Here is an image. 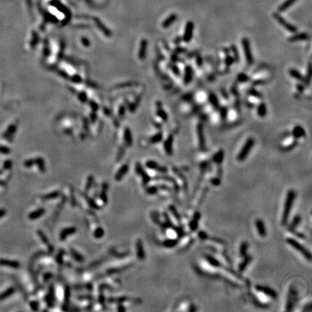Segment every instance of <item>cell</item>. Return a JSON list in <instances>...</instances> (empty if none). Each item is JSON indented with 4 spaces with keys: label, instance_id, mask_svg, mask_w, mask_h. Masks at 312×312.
<instances>
[{
    "label": "cell",
    "instance_id": "83f0119b",
    "mask_svg": "<svg viewBox=\"0 0 312 312\" xmlns=\"http://www.w3.org/2000/svg\"><path fill=\"white\" fill-rule=\"evenodd\" d=\"M70 254H71V256L73 257V259H75L77 262L82 263L85 261V258H84V256H82L80 253L77 252L75 249H74L73 248H71L70 249Z\"/></svg>",
    "mask_w": 312,
    "mask_h": 312
},
{
    "label": "cell",
    "instance_id": "03108f58",
    "mask_svg": "<svg viewBox=\"0 0 312 312\" xmlns=\"http://www.w3.org/2000/svg\"><path fill=\"white\" fill-rule=\"evenodd\" d=\"M297 88H298V89L299 90V91H300V92H302V91L303 90V85H298V87H297Z\"/></svg>",
    "mask_w": 312,
    "mask_h": 312
},
{
    "label": "cell",
    "instance_id": "30bf717a",
    "mask_svg": "<svg viewBox=\"0 0 312 312\" xmlns=\"http://www.w3.org/2000/svg\"><path fill=\"white\" fill-rule=\"evenodd\" d=\"M146 166L148 169H151V170L156 171L159 172V173H166L168 171L167 168L165 167V166H160L158 163L153 161V160H148L146 163Z\"/></svg>",
    "mask_w": 312,
    "mask_h": 312
},
{
    "label": "cell",
    "instance_id": "d590c367",
    "mask_svg": "<svg viewBox=\"0 0 312 312\" xmlns=\"http://www.w3.org/2000/svg\"><path fill=\"white\" fill-rule=\"evenodd\" d=\"M129 267H121V268H111L106 271V274H107L108 275H112L117 274V273H121V272L123 271V270H126V269H128Z\"/></svg>",
    "mask_w": 312,
    "mask_h": 312
},
{
    "label": "cell",
    "instance_id": "7bdbcfd3",
    "mask_svg": "<svg viewBox=\"0 0 312 312\" xmlns=\"http://www.w3.org/2000/svg\"><path fill=\"white\" fill-rule=\"evenodd\" d=\"M199 218V213H195L194 218L193 221H192L190 223V228L192 230H195V229L197 228V221Z\"/></svg>",
    "mask_w": 312,
    "mask_h": 312
},
{
    "label": "cell",
    "instance_id": "ab89813d",
    "mask_svg": "<svg viewBox=\"0 0 312 312\" xmlns=\"http://www.w3.org/2000/svg\"><path fill=\"white\" fill-rule=\"evenodd\" d=\"M209 100H210V102L211 103V104L213 106H214V107H215V108L218 107L219 101H218V99L217 96H216L215 94L210 93V95H209Z\"/></svg>",
    "mask_w": 312,
    "mask_h": 312
},
{
    "label": "cell",
    "instance_id": "9f6ffc18",
    "mask_svg": "<svg viewBox=\"0 0 312 312\" xmlns=\"http://www.w3.org/2000/svg\"><path fill=\"white\" fill-rule=\"evenodd\" d=\"M31 307L33 311H37L38 309V303L37 301H33L31 303Z\"/></svg>",
    "mask_w": 312,
    "mask_h": 312
},
{
    "label": "cell",
    "instance_id": "7dc6e473",
    "mask_svg": "<svg viewBox=\"0 0 312 312\" xmlns=\"http://www.w3.org/2000/svg\"><path fill=\"white\" fill-rule=\"evenodd\" d=\"M231 50H232V51H233V54H234L235 61H236V62H239V53H238L237 48H236V47H235V46H232Z\"/></svg>",
    "mask_w": 312,
    "mask_h": 312
},
{
    "label": "cell",
    "instance_id": "f546056e",
    "mask_svg": "<svg viewBox=\"0 0 312 312\" xmlns=\"http://www.w3.org/2000/svg\"><path fill=\"white\" fill-rule=\"evenodd\" d=\"M289 74H290V76H291L292 77L295 78V79L297 80L304 81V77H303V76L302 75V74L300 73V72H298V71L297 70V69H290V70H289Z\"/></svg>",
    "mask_w": 312,
    "mask_h": 312
},
{
    "label": "cell",
    "instance_id": "f6af8a7d",
    "mask_svg": "<svg viewBox=\"0 0 312 312\" xmlns=\"http://www.w3.org/2000/svg\"><path fill=\"white\" fill-rule=\"evenodd\" d=\"M147 193L149 194H155L157 193L158 192V187L156 186H150L146 190Z\"/></svg>",
    "mask_w": 312,
    "mask_h": 312
},
{
    "label": "cell",
    "instance_id": "9c48e42d",
    "mask_svg": "<svg viewBox=\"0 0 312 312\" xmlns=\"http://www.w3.org/2000/svg\"><path fill=\"white\" fill-rule=\"evenodd\" d=\"M136 173H137L138 175H140L141 176L143 184L146 185V184H148L150 181V180H151L150 176L149 175L146 173V171L144 170L142 166H141L139 163H137V164L136 165Z\"/></svg>",
    "mask_w": 312,
    "mask_h": 312
},
{
    "label": "cell",
    "instance_id": "bcb514c9",
    "mask_svg": "<svg viewBox=\"0 0 312 312\" xmlns=\"http://www.w3.org/2000/svg\"><path fill=\"white\" fill-rule=\"evenodd\" d=\"M162 137H163V135H162L161 134L155 135V136H153L152 138H151V142H152V143L159 142L162 139Z\"/></svg>",
    "mask_w": 312,
    "mask_h": 312
},
{
    "label": "cell",
    "instance_id": "be15d7a7",
    "mask_svg": "<svg viewBox=\"0 0 312 312\" xmlns=\"http://www.w3.org/2000/svg\"><path fill=\"white\" fill-rule=\"evenodd\" d=\"M226 109H225V108H223V109H222V116L223 117H225V116H226Z\"/></svg>",
    "mask_w": 312,
    "mask_h": 312
},
{
    "label": "cell",
    "instance_id": "6f0895ef",
    "mask_svg": "<svg viewBox=\"0 0 312 312\" xmlns=\"http://www.w3.org/2000/svg\"><path fill=\"white\" fill-rule=\"evenodd\" d=\"M51 277H52V275H51V273H46L44 275V280L45 282H47L48 280H50V279L51 278Z\"/></svg>",
    "mask_w": 312,
    "mask_h": 312
},
{
    "label": "cell",
    "instance_id": "b9f144b4",
    "mask_svg": "<svg viewBox=\"0 0 312 312\" xmlns=\"http://www.w3.org/2000/svg\"><path fill=\"white\" fill-rule=\"evenodd\" d=\"M300 218L299 215H296V217L293 218V221H292L291 224H290V230H294L295 228H296V226L300 223Z\"/></svg>",
    "mask_w": 312,
    "mask_h": 312
},
{
    "label": "cell",
    "instance_id": "3957f363",
    "mask_svg": "<svg viewBox=\"0 0 312 312\" xmlns=\"http://www.w3.org/2000/svg\"><path fill=\"white\" fill-rule=\"evenodd\" d=\"M254 139L252 137L249 138V139L246 140V142H245V144L243 145V148H241V151L239 152V155H238V160L239 161H243L245 159L247 158L248 155L249 154V152L252 150V148H253L254 145Z\"/></svg>",
    "mask_w": 312,
    "mask_h": 312
},
{
    "label": "cell",
    "instance_id": "94428289",
    "mask_svg": "<svg viewBox=\"0 0 312 312\" xmlns=\"http://www.w3.org/2000/svg\"><path fill=\"white\" fill-rule=\"evenodd\" d=\"M117 310L119 311H126V309H125V308L122 305H121V303H119V306H118V309Z\"/></svg>",
    "mask_w": 312,
    "mask_h": 312
},
{
    "label": "cell",
    "instance_id": "484cf974",
    "mask_svg": "<svg viewBox=\"0 0 312 312\" xmlns=\"http://www.w3.org/2000/svg\"><path fill=\"white\" fill-rule=\"evenodd\" d=\"M293 135L296 139H298V138L304 137L306 135V133H305V130L302 126H296L293 129Z\"/></svg>",
    "mask_w": 312,
    "mask_h": 312
},
{
    "label": "cell",
    "instance_id": "d4e9b609",
    "mask_svg": "<svg viewBox=\"0 0 312 312\" xmlns=\"http://www.w3.org/2000/svg\"><path fill=\"white\" fill-rule=\"evenodd\" d=\"M177 18H178V16L176 14H175V13L171 14V15H169V16L168 17V18H166L164 21H163L162 25H163V28H169V27H170L172 24L174 23V22H176Z\"/></svg>",
    "mask_w": 312,
    "mask_h": 312
},
{
    "label": "cell",
    "instance_id": "1f68e13d",
    "mask_svg": "<svg viewBox=\"0 0 312 312\" xmlns=\"http://www.w3.org/2000/svg\"><path fill=\"white\" fill-rule=\"evenodd\" d=\"M257 114L260 117H264L267 115V106L264 103H262L258 106Z\"/></svg>",
    "mask_w": 312,
    "mask_h": 312
},
{
    "label": "cell",
    "instance_id": "e7e4bbea",
    "mask_svg": "<svg viewBox=\"0 0 312 312\" xmlns=\"http://www.w3.org/2000/svg\"><path fill=\"white\" fill-rule=\"evenodd\" d=\"M10 166H11V163H10V162L7 161V163H6V164H5V169H9V168H10Z\"/></svg>",
    "mask_w": 312,
    "mask_h": 312
},
{
    "label": "cell",
    "instance_id": "7a4b0ae2",
    "mask_svg": "<svg viewBox=\"0 0 312 312\" xmlns=\"http://www.w3.org/2000/svg\"><path fill=\"white\" fill-rule=\"evenodd\" d=\"M286 242H287L290 246H292L293 249H296L297 252L301 254L306 259H308L309 261H311V252H309L308 249H306L301 243H299L297 240H296V239H292V238H288V239H286Z\"/></svg>",
    "mask_w": 312,
    "mask_h": 312
},
{
    "label": "cell",
    "instance_id": "6da1fadb",
    "mask_svg": "<svg viewBox=\"0 0 312 312\" xmlns=\"http://www.w3.org/2000/svg\"><path fill=\"white\" fill-rule=\"evenodd\" d=\"M296 192L293 189L289 190L288 192L284 205V210H283V215H282V224L283 225H285L287 223L288 218L290 216V212H291L292 207H293V202L296 199Z\"/></svg>",
    "mask_w": 312,
    "mask_h": 312
},
{
    "label": "cell",
    "instance_id": "4dcf8cb0",
    "mask_svg": "<svg viewBox=\"0 0 312 312\" xmlns=\"http://www.w3.org/2000/svg\"><path fill=\"white\" fill-rule=\"evenodd\" d=\"M15 292V288L14 287H11L10 288H8L7 290H6L5 291H4L3 293H2L0 294V300H3L7 298L10 296H12L14 293Z\"/></svg>",
    "mask_w": 312,
    "mask_h": 312
},
{
    "label": "cell",
    "instance_id": "ac0fdd59",
    "mask_svg": "<svg viewBox=\"0 0 312 312\" xmlns=\"http://www.w3.org/2000/svg\"><path fill=\"white\" fill-rule=\"evenodd\" d=\"M309 38V35L306 33H296L290 36L288 38V41L290 42H296V41H306Z\"/></svg>",
    "mask_w": 312,
    "mask_h": 312
},
{
    "label": "cell",
    "instance_id": "836d02e7",
    "mask_svg": "<svg viewBox=\"0 0 312 312\" xmlns=\"http://www.w3.org/2000/svg\"><path fill=\"white\" fill-rule=\"evenodd\" d=\"M129 300V298L126 296H121V297H117V298H110L109 299V302L110 303H122L124 302L128 301Z\"/></svg>",
    "mask_w": 312,
    "mask_h": 312
},
{
    "label": "cell",
    "instance_id": "ee69618b",
    "mask_svg": "<svg viewBox=\"0 0 312 312\" xmlns=\"http://www.w3.org/2000/svg\"><path fill=\"white\" fill-rule=\"evenodd\" d=\"M248 249V243L246 242H242L241 245L240 246V254L241 256H243L246 255V251Z\"/></svg>",
    "mask_w": 312,
    "mask_h": 312
},
{
    "label": "cell",
    "instance_id": "44dd1931",
    "mask_svg": "<svg viewBox=\"0 0 312 312\" xmlns=\"http://www.w3.org/2000/svg\"><path fill=\"white\" fill-rule=\"evenodd\" d=\"M80 194H82V197L85 199V201L87 202L88 205H89L92 209H95V210H101V207H100L99 205H98V204L94 201V199H92V198L89 197V196H88L86 194L84 193V192H81Z\"/></svg>",
    "mask_w": 312,
    "mask_h": 312
},
{
    "label": "cell",
    "instance_id": "7402d4cb",
    "mask_svg": "<svg viewBox=\"0 0 312 312\" xmlns=\"http://www.w3.org/2000/svg\"><path fill=\"white\" fill-rule=\"evenodd\" d=\"M173 137L172 135H170V136L167 138L166 142H165L164 148L166 153H167L168 155H171L173 153Z\"/></svg>",
    "mask_w": 312,
    "mask_h": 312
},
{
    "label": "cell",
    "instance_id": "c3c4849f",
    "mask_svg": "<svg viewBox=\"0 0 312 312\" xmlns=\"http://www.w3.org/2000/svg\"><path fill=\"white\" fill-rule=\"evenodd\" d=\"M158 116H160V118H161L164 121H166L168 119V116L167 114H166V112L164 111H163L162 109H160V110L158 111Z\"/></svg>",
    "mask_w": 312,
    "mask_h": 312
},
{
    "label": "cell",
    "instance_id": "11a10c76",
    "mask_svg": "<svg viewBox=\"0 0 312 312\" xmlns=\"http://www.w3.org/2000/svg\"><path fill=\"white\" fill-rule=\"evenodd\" d=\"M199 238H200L201 239H202V240H205V239H208V235L204 231H201L199 233Z\"/></svg>",
    "mask_w": 312,
    "mask_h": 312
},
{
    "label": "cell",
    "instance_id": "d6a6232c",
    "mask_svg": "<svg viewBox=\"0 0 312 312\" xmlns=\"http://www.w3.org/2000/svg\"><path fill=\"white\" fill-rule=\"evenodd\" d=\"M223 158H224V152H223V150H220L214 155L213 160L218 164H220L223 160Z\"/></svg>",
    "mask_w": 312,
    "mask_h": 312
},
{
    "label": "cell",
    "instance_id": "6125c7cd",
    "mask_svg": "<svg viewBox=\"0 0 312 312\" xmlns=\"http://www.w3.org/2000/svg\"><path fill=\"white\" fill-rule=\"evenodd\" d=\"M5 214H6V210L5 209H1L0 210V218H2L3 216H5Z\"/></svg>",
    "mask_w": 312,
    "mask_h": 312
},
{
    "label": "cell",
    "instance_id": "277c9868",
    "mask_svg": "<svg viewBox=\"0 0 312 312\" xmlns=\"http://www.w3.org/2000/svg\"><path fill=\"white\" fill-rule=\"evenodd\" d=\"M273 15V18L275 19V20H277L280 25L284 27L286 31H289V32L292 33H296L297 32V28H296V26H294V25H292V24L289 23L278 12H274Z\"/></svg>",
    "mask_w": 312,
    "mask_h": 312
},
{
    "label": "cell",
    "instance_id": "91938a15",
    "mask_svg": "<svg viewBox=\"0 0 312 312\" xmlns=\"http://www.w3.org/2000/svg\"><path fill=\"white\" fill-rule=\"evenodd\" d=\"M173 72H174V73L176 74V75H180V71H179V69H178V68L176 67V66H173Z\"/></svg>",
    "mask_w": 312,
    "mask_h": 312
},
{
    "label": "cell",
    "instance_id": "f1b7e54d",
    "mask_svg": "<svg viewBox=\"0 0 312 312\" xmlns=\"http://www.w3.org/2000/svg\"><path fill=\"white\" fill-rule=\"evenodd\" d=\"M61 195V192L59 191H54V192H50V193L46 194H44V196H42L41 199L43 200H51V199H54L56 198L59 197Z\"/></svg>",
    "mask_w": 312,
    "mask_h": 312
},
{
    "label": "cell",
    "instance_id": "52a82bcc",
    "mask_svg": "<svg viewBox=\"0 0 312 312\" xmlns=\"http://www.w3.org/2000/svg\"><path fill=\"white\" fill-rule=\"evenodd\" d=\"M256 290L260 293H263L265 296H269L272 298H276L277 297V292L273 288L270 287H267L265 285H256Z\"/></svg>",
    "mask_w": 312,
    "mask_h": 312
},
{
    "label": "cell",
    "instance_id": "5b68a950",
    "mask_svg": "<svg viewBox=\"0 0 312 312\" xmlns=\"http://www.w3.org/2000/svg\"><path fill=\"white\" fill-rule=\"evenodd\" d=\"M242 46H243V51H244V54L246 56V62L249 65H252L254 63L253 55L252 53V49L250 47V43L249 40L246 38H243L242 39Z\"/></svg>",
    "mask_w": 312,
    "mask_h": 312
},
{
    "label": "cell",
    "instance_id": "d6986e66",
    "mask_svg": "<svg viewBox=\"0 0 312 312\" xmlns=\"http://www.w3.org/2000/svg\"><path fill=\"white\" fill-rule=\"evenodd\" d=\"M45 209H44V208H38L36 210H34V211L31 212V213L28 215V218L31 220H36V219L42 217V216L45 214Z\"/></svg>",
    "mask_w": 312,
    "mask_h": 312
},
{
    "label": "cell",
    "instance_id": "60d3db41",
    "mask_svg": "<svg viewBox=\"0 0 312 312\" xmlns=\"http://www.w3.org/2000/svg\"><path fill=\"white\" fill-rule=\"evenodd\" d=\"M94 183V177L92 176H88V179H87L86 185H85V192H89V190L90 189V188L92 187V186L93 185Z\"/></svg>",
    "mask_w": 312,
    "mask_h": 312
},
{
    "label": "cell",
    "instance_id": "f5cc1de1",
    "mask_svg": "<svg viewBox=\"0 0 312 312\" xmlns=\"http://www.w3.org/2000/svg\"><path fill=\"white\" fill-rule=\"evenodd\" d=\"M239 80L241 82H246L247 80H249V78L244 74H241L239 76Z\"/></svg>",
    "mask_w": 312,
    "mask_h": 312
},
{
    "label": "cell",
    "instance_id": "f35d334b",
    "mask_svg": "<svg viewBox=\"0 0 312 312\" xmlns=\"http://www.w3.org/2000/svg\"><path fill=\"white\" fill-rule=\"evenodd\" d=\"M104 234H105V232H104V230L101 227L97 228L93 233L94 237L97 239H101V238H103Z\"/></svg>",
    "mask_w": 312,
    "mask_h": 312
},
{
    "label": "cell",
    "instance_id": "8d00e7d4",
    "mask_svg": "<svg viewBox=\"0 0 312 312\" xmlns=\"http://www.w3.org/2000/svg\"><path fill=\"white\" fill-rule=\"evenodd\" d=\"M177 243H178V241H177V240H176V239H167V240L163 241V244L165 247L172 248V247L176 246Z\"/></svg>",
    "mask_w": 312,
    "mask_h": 312
},
{
    "label": "cell",
    "instance_id": "680465c9",
    "mask_svg": "<svg viewBox=\"0 0 312 312\" xmlns=\"http://www.w3.org/2000/svg\"><path fill=\"white\" fill-rule=\"evenodd\" d=\"M250 94H251V95H254V96H255V97H258V98L261 97V94H259V92H257V91L254 90H253L250 91Z\"/></svg>",
    "mask_w": 312,
    "mask_h": 312
},
{
    "label": "cell",
    "instance_id": "4316f807",
    "mask_svg": "<svg viewBox=\"0 0 312 312\" xmlns=\"http://www.w3.org/2000/svg\"><path fill=\"white\" fill-rule=\"evenodd\" d=\"M296 1H297V0H285L283 4H281V5L279 6L278 12H282L285 11L286 10L288 9L289 7H291L292 5H293V4L296 2Z\"/></svg>",
    "mask_w": 312,
    "mask_h": 312
},
{
    "label": "cell",
    "instance_id": "816d5d0a",
    "mask_svg": "<svg viewBox=\"0 0 312 312\" xmlns=\"http://www.w3.org/2000/svg\"><path fill=\"white\" fill-rule=\"evenodd\" d=\"M226 65H227L228 67L230 66V65L233 64V62H234V59H233V58L232 57V56H227V57L226 58Z\"/></svg>",
    "mask_w": 312,
    "mask_h": 312
},
{
    "label": "cell",
    "instance_id": "681fc988",
    "mask_svg": "<svg viewBox=\"0 0 312 312\" xmlns=\"http://www.w3.org/2000/svg\"><path fill=\"white\" fill-rule=\"evenodd\" d=\"M170 210L171 211V213H173V215L175 216V218H176L178 220H179V221H180V216H179V215L178 214L177 212H176V208H175L173 206H171L170 207Z\"/></svg>",
    "mask_w": 312,
    "mask_h": 312
},
{
    "label": "cell",
    "instance_id": "f907efd6",
    "mask_svg": "<svg viewBox=\"0 0 312 312\" xmlns=\"http://www.w3.org/2000/svg\"><path fill=\"white\" fill-rule=\"evenodd\" d=\"M69 297H70V290H69V288H66V290H65V300L67 303L69 302Z\"/></svg>",
    "mask_w": 312,
    "mask_h": 312
},
{
    "label": "cell",
    "instance_id": "cb8c5ba5",
    "mask_svg": "<svg viewBox=\"0 0 312 312\" xmlns=\"http://www.w3.org/2000/svg\"><path fill=\"white\" fill-rule=\"evenodd\" d=\"M109 189V185L107 183L104 182L103 183L102 185V189H101V194H100V197H101V200L103 202V204L106 205L108 202V197H107V190Z\"/></svg>",
    "mask_w": 312,
    "mask_h": 312
},
{
    "label": "cell",
    "instance_id": "5bb4252c",
    "mask_svg": "<svg viewBox=\"0 0 312 312\" xmlns=\"http://www.w3.org/2000/svg\"><path fill=\"white\" fill-rule=\"evenodd\" d=\"M255 225H256V230H257L259 236H262V237H264V236H267V229H266L265 225H264V223L262 220L257 219L256 220Z\"/></svg>",
    "mask_w": 312,
    "mask_h": 312
},
{
    "label": "cell",
    "instance_id": "8992f818",
    "mask_svg": "<svg viewBox=\"0 0 312 312\" xmlns=\"http://www.w3.org/2000/svg\"><path fill=\"white\" fill-rule=\"evenodd\" d=\"M194 25L193 22H192V21H188L186 25V27H185L184 33L183 38H182V40H183V41H184L185 43L190 42L191 40L192 39L194 33Z\"/></svg>",
    "mask_w": 312,
    "mask_h": 312
},
{
    "label": "cell",
    "instance_id": "9a60e30c",
    "mask_svg": "<svg viewBox=\"0 0 312 312\" xmlns=\"http://www.w3.org/2000/svg\"><path fill=\"white\" fill-rule=\"evenodd\" d=\"M45 300L46 303H47L48 307H53L54 306V288L53 285H51V287H50L49 291H48V293L46 297Z\"/></svg>",
    "mask_w": 312,
    "mask_h": 312
},
{
    "label": "cell",
    "instance_id": "ffe728a7",
    "mask_svg": "<svg viewBox=\"0 0 312 312\" xmlns=\"http://www.w3.org/2000/svg\"><path fill=\"white\" fill-rule=\"evenodd\" d=\"M129 171V166L127 164L124 165L122 167H121V169H119L117 171L116 174L115 175V180L116 181H120L122 179L124 178V176L126 174V173Z\"/></svg>",
    "mask_w": 312,
    "mask_h": 312
},
{
    "label": "cell",
    "instance_id": "e575fe53",
    "mask_svg": "<svg viewBox=\"0 0 312 312\" xmlns=\"http://www.w3.org/2000/svg\"><path fill=\"white\" fill-rule=\"evenodd\" d=\"M207 260V262H209V264H210V265H212L213 267H220V262L218 261V260H217V259H215V258H214L213 256H207L206 257Z\"/></svg>",
    "mask_w": 312,
    "mask_h": 312
},
{
    "label": "cell",
    "instance_id": "7c38bea8",
    "mask_svg": "<svg viewBox=\"0 0 312 312\" xmlns=\"http://www.w3.org/2000/svg\"><path fill=\"white\" fill-rule=\"evenodd\" d=\"M0 266L10 267V268H12V269H18L20 267L21 264H20V263L18 261L1 259H0Z\"/></svg>",
    "mask_w": 312,
    "mask_h": 312
},
{
    "label": "cell",
    "instance_id": "ba28073f",
    "mask_svg": "<svg viewBox=\"0 0 312 312\" xmlns=\"http://www.w3.org/2000/svg\"><path fill=\"white\" fill-rule=\"evenodd\" d=\"M34 164H36L37 166H38V169H39V170L41 171V172L46 171V166H45V163H44V160H43L41 158H38L27 160V161L25 163V166L29 168V167H31V166Z\"/></svg>",
    "mask_w": 312,
    "mask_h": 312
},
{
    "label": "cell",
    "instance_id": "2e32d148",
    "mask_svg": "<svg viewBox=\"0 0 312 312\" xmlns=\"http://www.w3.org/2000/svg\"><path fill=\"white\" fill-rule=\"evenodd\" d=\"M197 135L198 139H199V146H200L201 148L204 149L205 147V139L203 131V125L202 124H199L197 126Z\"/></svg>",
    "mask_w": 312,
    "mask_h": 312
},
{
    "label": "cell",
    "instance_id": "db71d44e",
    "mask_svg": "<svg viewBox=\"0 0 312 312\" xmlns=\"http://www.w3.org/2000/svg\"><path fill=\"white\" fill-rule=\"evenodd\" d=\"M63 255H64V254L62 253V252H60V253L57 255V256H56V262H57L58 263H59V264H62V260H63Z\"/></svg>",
    "mask_w": 312,
    "mask_h": 312
},
{
    "label": "cell",
    "instance_id": "603a6c76",
    "mask_svg": "<svg viewBox=\"0 0 312 312\" xmlns=\"http://www.w3.org/2000/svg\"><path fill=\"white\" fill-rule=\"evenodd\" d=\"M192 76H193V71L192 68L190 66H186L185 68L184 77V82L186 85H188L192 81Z\"/></svg>",
    "mask_w": 312,
    "mask_h": 312
},
{
    "label": "cell",
    "instance_id": "4fadbf2b",
    "mask_svg": "<svg viewBox=\"0 0 312 312\" xmlns=\"http://www.w3.org/2000/svg\"><path fill=\"white\" fill-rule=\"evenodd\" d=\"M136 251H137V256L140 260H143L145 259V251L144 249L143 243H142L141 239H138L136 243Z\"/></svg>",
    "mask_w": 312,
    "mask_h": 312
},
{
    "label": "cell",
    "instance_id": "8fae6325",
    "mask_svg": "<svg viewBox=\"0 0 312 312\" xmlns=\"http://www.w3.org/2000/svg\"><path fill=\"white\" fill-rule=\"evenodd\" d=\"M76 232L77 228L75 227H74V226L65 228L62 229V231L59 233V239H60L61 241H65L67 239L68 236L75 234Z\"/></svg>",
    "mask_w": 312,
    "mask_h": 312
},
{
    "label": "cell",
    "instance_id": "74e56055",
    "mask_svg": "<svg viewBox=\"0 0 312 312\" xmlns=\"http://www.w3.org/2000/svg\"><path fill=\"white\" fill-rule=\"evenodd\" d=\"M251 260H252V258L250 257V256H246V258H245V259L243 260V262H242L241 263L240 266H239V270H240L241 272L243 271V270H245V269L246 268V267H247L248 265H249V264L250 263Z\"/></svg>",
    "mask_w": 312,
    "mask_h": 312
},
{
    "label": "cell",
    "instance_id": "e0dca14e",
    "mask_svg": "<svg viewBox=\"0 0 312 312\" xmlns=\"http://www.w3.org/2000/svg\"><path fill=\"white\" fill-rule=\"evenodd\" d=\"M37 234L38 235V236H39L40 239L41 240V241L43 242V243H44V244L46 245V246L48 247V251H49L50 252H53L54 250V246H52V245L50 243L49 241H48V238L46 236V235L44 234V232L42 231V230H38V231H37Z\"/></svg>",
    "mask_w": 312,
    "mask_h": 312
}]
</instances>
